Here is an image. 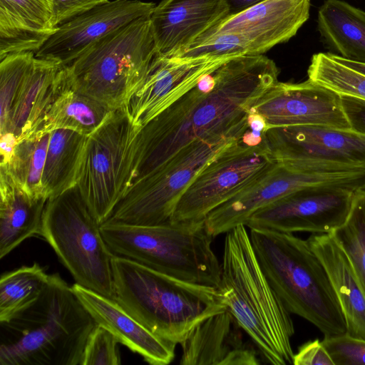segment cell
Segmentation results:
<instances>
[{"label":"cell","instance_id":"13","mask_svg":"<svg viewBox=\"0 0 365 365\" xmlns=\"http://www.w3.org/2000/svg\"><path fill=\"white\" fill-rule=\"evenodd\" d=\"M319 185L354 190L365 186V170L352 172L295 171L277 165L251 186L210 212L205 220L215 237L244 225L259 209L293 192Z\"/></svg>","mask_w":365,"mask_h":365},{"label":"cell","instance_id":"37","mask_svg":"<svg viewBox=\"0 0 365 365\" xmlns=\"http://www.w3.org/2000/svg\"><path fill=\"white\" fill-rule=\"evenodd\" d=\"M109 0H53V25L58 27Z\"/></svg>","mask_w":365,"mask_h":365},{"label":"cell","instance_id":"16","mask_svg":"<svg viewBox=\"0 0 365 365\" xmlns=\"http://www.w3.org/2000/svg\"><path fill=\"white\" fill-rule=\"evenodd\" d=\"M231 58L156 55L141 86L123 107L142 128L192 88L206 74Z\"/></svg>","mask_w":365,"mask_h":365},{"label":"cell","instance_id":"18","mask_svg":"<svg viewBox=\"0 0 365 365\" xmlns=\"http://www.w3.org/2000/svg\"><path fill=\"white\" fill-rule=\"evenodd\" d=\"M310 1L264 0L227 16L196 40L219 33L237 34L247 41L249 55L264 54L296 35L309 17Z\"/></svg>","mask_w":365,"mask_h":365},{"label":"cell","instance_id":"34","mask_svg":"<svg viewBox=\"0 0 365 365\" xmlns=\"http://www.w3.org/2000/svg\"><path fill=\"white\" fill-rule=\"evenodd\" d=\"M245 55H249V48L242 36L233 33H219L202 40H196L187 48L173 56L232 58Z\"/></svg>","mask_w":365,"mask_h":365},{"label":"cell","instance_id":"7","mask_svg":"<svg viewBox=\"0 0 365 365\" xmlns=\"http://www.w3.org/2000/svg\"><path fill=\"white\" fill-rule=\"evenodd\" d=\"M150 16L113 31L64 66L71 87L111 110L123 108L157 55Z\"/></svg>","mask_w":365,"mask_h":365},{"label":"cell","instance_id":"3","mask_svg":"<svg viewBox=\"0 0 365 365\" xmlns=\"http://www.w3.org/2000/svg\"><path fill=\"white\" fill-rule=\"evenodd\" d=\"M96 323L58 273L38 300L1 323L0 365H81Z\"/></svg>","mask_w":365,"mask_h":365},{"label":"cell","instance_id":"22","mask_svg":"<svg viewBox=\"0 0 365 365\" xmlns=\"http://www.w3.org/2000/svg\"><path fill=\"white\" fill-rule=\"evenodd\" d=\"M67 84L64 66L54 60L35 57L0 134L10 132L19 141L25 139Z\"/></svg>","mask_w":365,"mask_h":365},{"label":"cell","instance_id":"23","mask_svg":"<svg viewBox=\"0 0 365 365\" xmlns=\"http://www.w3.org/2000/svg\"><path fill=\"white\" fill-rule=\"evenodd\" d=\"M307 241L323 264L343 312L346 334L365 340V290L349 257L330 233Z\"/></svg>","mask_w":365,"mask_h":365},{"label":"cell","instance_id":"31","mask_svg":"<svg viewBox=\"0 0 365 365\" xmlns=\"http://www.w3.org/2000/svg\"><path fill=\"white\" fill-rule=\"evenodd\" d=\"M330 234L349 257L365 290V186L355 191L345 222Z\"/></svg>","mask_w":365,"mask_h":365},{"label":"cell","instance_id":"15","mask_svg":"<svg viewBox=\"0 0 365 365\" xmlns=\"http://www.w3.org/2000/svg\"><path fill=\"white\" fill-rule=\"evenodd\" d=\"M250 110L263 117L267 130L309 125L351 130L340 95L309 79L298 83L277 81Z\"/></svg>","mask_w":365,"mask_h":365},{"label":"cell","instance_id":"9","mask_svg":"<svg viewBox=\"0 0 365 365\" xmlns=\"http://www.w3.org/2000/svg\"><path fill=\"white\" fill-rule=\"evenodd\" d=\"M140 128L121 108L88 136L76 186L100 225L111 217L133 182Z\"/></svg>","mask_w":365,"mask_h":365},{"label":"cell","instance_id":"39","mask_svg":"<svg viewBox=\"0 0 365 365\" xmlns=\"http://www.w3.org/2000/svg\"><path fill=\"white\" fill-rule=\"evenodd\" d=\"M340 101L351 130L365 135V99L343 94Z\"/></svg>","mask_w":365,"mask_h":365},{"label":"cell","instance_id":"14","mask_svg":"<svg viewBox=\"0 0 365 365\" xmlns=\"http://www.w3.org/2000/svg\"><path fill=\"white\" fill-rule=\"evenodd\" d=\"M356 190L339 185L302 189L259 209L245 226L288 233H331L345 222Z\"/></svg>","mask_w":365,"mask_h":365},{"label":"cell","instance_id":"8","mask_svg":"<svg viewBox=\"0 0 365 365\" xmlns=\"http://www.w3.org/2000/svg\"><path fill=\"white\" fill-rule=\"evenodd\" d=\"M77 186L49 198L40 236L51 245L76 283L114 299V254Z\"/></svg>","mask_w":365,"mask_h":365},{"label":"cell","instance_id":"42","mask_svg":"<svg viewBox=\"0 0 365 365\" xmlns=\"http://www.w3.org/2000/svg\"><path fill=\"white\" fill-rule=\"evenodd\" d=\"M332 58L342 64L365 75V63H361L346 60L336 54L331 53Z\"/></svg>","mask_w":365,"mask_h":365},{"label":"cell","instance_id":"17","mask_svg":"<svg viewBox=\"0 0 365 365\" xmlns=\"http://www.w3.org/2000/svg\"><path fill=\"white\" fill-rule=\"evenodd\" d=\"M155 4L140 0H113L57 27L35 57L67 66L92 43L134 20L151 15Z\"/></svg>","mask_w":365,"mask_h":365},{"label":"cell","instance_id":"41","mask_svg":"<svg viewBox=\"0 0 365 365\" xmlns=\"http://www.w3.org/2000/svg\"><path fill=\"white\" fill-rule=\"evenodd\" d=\"M264 0H225L228 8L229 15L237 14Z\"/></svg>","mask_w":365,"mask_h":365},{"label":"cell","instance_id":"25","mask_svg":"<svg viewBox=\"0 0 365 365\" xmlns=\"http://www.w3.org/2000/svg\"><path fill=\"white\" fill-rule=\"evenodd\" d=\"M0 258L23 241L41 235L48 200L27 192L6 170L0 169Z\"/></svg>","mask_w":365,"mask_h":365},{"label":"cell","instance_id":"21","mask_svg":"<svg viewBox=\"0 0 365 365\" xmlns=\"http://www.w3.org/2000/svg\"><path fill=\"white\" fill-rule=\"evenodd\" d=\"M71 287L96 324L110 331L120 344L140 355L150 364L167 365L173 361L176 344L150 331L114 299L77 283Z\"/></svg>","mask_w":365,"mask_h":365},{"label":"cell","instance_id":"19","mask_svg":"<svg viewBox=\"0 0 365 365\" xmlns=\"http://www.w3.org/2000/svg\"><path fill=\"white\" fill-rule=\"evenodd\" d=\"M228 15L225 0H162L150 16L157 55H176Z\"/></svg>","mask_w":365,"mask_h":365},{"label":"cell","instance_id":"26","mask_svg":"<svg viewBox=\"0 0 365 365\" xmlns=\"http://www.w3.org/2000/svg\"><path fill=\"white\" fill-rule=\"evenodd\" d=\"M113 110L82 94L68 84L58 95L25 138L41 136L58 129H68L88 136Z\"/></svg>","mask_w":365,"mask_h":365},{"label":"cell","instance_id":"28","mask_svg":"<svg viewBox=\"0 0 365 365\" xmlns=\"http://www.w3.org/2000/svg\"><path fill=\"white\" fill-rule=\"evenodd\" d=\"M87 138V135L68 129L50 133L42 175L48 200L77 185Z\"/></svg>","mask_w":365,"mask_h":365},{"label":"cell","instance_id":"36","mask_svg":"<svg viewBox=\"0 0 365 365\" xmlns=\"http://www.w3.org/2000/svg\"><path fill=\"white\" fill-rule=\"evenodd\" d=\"M322 343L334 365H365V340L345 333L324 336Z\"/></svg>","mask_w":365,"mask_h":365},{"label":"cell","instance_id":"32","mask_svg":"<svg viewBox=\"0 0 365 365\" xmlns=\"http://www.w3.org/2000/svg\"><path fill=\"white\" fill-rule=\"evenodd\" d=\"M307 74L308 79L339 95L365 99V75L336 61L331 53L313 55Z\"/></svg>","mask_w":365,"mask_h":365},{"label":"cell","instance_id":"6","mask_svg":"<svg viewBox=\"0 0 365 365\" xmlns=\"http://www.w3.org/2000/svg\"><path fill=\"white\" fill-rule=\"evenodd\" d=\"M100 228L114 255L182 280L219 287L221 263L205 220L138 225L108 219Z\"/></svg>","mask_w":365,"mask_h":365},{"label":"cell","instance_id":"38","mask_svg":"<svg viewBox=\"0 0 365 365\" xmlns=\"http://www.w3.org/2000/svg\"><path fill=\"white\" fill-rule=\"evenodd\" d=\"M294 365H334L328 351L318 339L302 344L294 354Z\"/></svg>","mask_w":365,"mask_h":365},{"label":"cell","instance_id":"27","mask_svg":"<svg viewBox=\"0 0 365 365\" xmlns=\"http://www.w3.org/2000/svg\"><path fill=\"white\" fill-rule=\"evenodd\" d=\"M317 24L322 38L336 55L365 63V11L341 0H327Z\"/></svg>","mask_w":365,"mask_h":365},{"label":"cell","instance_id":"29","mask_svg":"<svg viewBox=\"0 0 365 365\" xmlns=\"http://www.w3.org/2000/svg\"><path fill=\"white\" fill-rule=\"evenodd\" d=\"M38 263L5 272L0 278V322H7L33 305L49 279Z\"/></svg>","mask_w":365,"mask_h":365},{"label":"cell","instance_id":"33","mask_svg":"<svg viewBox=\"0 0 365 365\" xmlns=\"http://www.w3.org/2000/svg\"><path fill=\"white\" fill-rule=\"evenodd\" d=\"M34 58V52H21L0 60V128L8 120Z\"/></svg>","mask_w":365,"mask_h":365},{"label":"cell","instance_id":"5","mask_svg":"<svg viewBox=\"0 0 365 365\" xmlns=\"http://www.w3.org/2000/svg\"><path fill=\"white\" fill-rule=\"evenodd\" d=\"M250 230L262 269L287 309L314 324L324 336L346 333L328 274L309 242L292 233Z\"/></svg>","mask_w":365,"mask_h":365},{"label":"cell","instance_id":"1","mask_svg":"<svg viewBox=\"0 0 365 365\" xmlns=\"http://www.w3.org/2000/svg\"><path fill=\"white\" fill-rule=\"evenodd\" d=\"M278 75L275 63L261 54L232 58L204 76L140 128L133 182L195 140L241 138L250 109Z\"/></svg>","mask_w":365,"mask_h":365},{"label":"cell","instance_id":"30","mask_svg":"<svg viewBox=\"0 0 365 365\" xmlns=\"http://www.w3.org/2000/svg\"><path fill=\"white\" fill-rule=\"evenodd\" d=\"M50 133L24 139L17 144L6 170L27 192L37 199L48 200L42 185V175Z\"/></svg>","mask_w":365,"mask_h":365},{"label":"cell","instance_id":"40","mask_svg":"<svg viewBox=\"0 0 365 365\" xmlns=\"http://www.w3.org/2000/svg\"><path fill=\"white\" fill-rule=\"evenodd\" d=\"M0 135V168H5L10 163L19 140L14 134L10 132L4 133Z\"/></svg>","mask_w":365,"mask_h":365},{"label":"cell","instance_id":"11","mask_svg":"<svg viewBox=\"0 0 365 365\" xmlns=\"http://www.w3.org/2000/svg\"><path fill=\"white\" fill-rule=\"evenodd\" d=\"M277 163L266 140L256 145L238 139L195 177L180 199L170 222L204 221L213 210L264 176Z\"/></svg>","mask_w":365,"mask_h":365},{"label":"cell","instance_id":"10","mask_svg":"<svg viewBox=\"0 0 365 365\" xmlns=\"http://www.w3.org/2000/svg\"><path fill=\"white\" fill-rule=\"evenodd\" d=\"M237 140H200L188 144L153 172L135 181L109 219L138 225L170 222L180 199L195 177Z\"/></svg>","mask_w":365,"mask_h":365},{"label":"cell","instance_id":"2","mask_svg":"<svg viewBox=\"0 0 365 365\" xmlns=\"http://www.w3.org/2000/svg\"><path fill=\"white\" fill-rule=\"evenodd\" d=\"M225 234L218 288L227 309L265 361L293 364L290 312L266 277L247 227L239 225Z\"/></svg>","mask_w":365,"mask_h":365},{"label":"cell","instance_id":"20","mask_svg":"<svg viewBox=\"0 0 365 365\" xmlns=\"http://www.w3.org/2000/svg\"><path fill=\"white\" fill-rule=\"evenodd\" d=\"M227 309L198 324L180 344L181 365H259L256 349Z\"/></svg>","mask_w":365,"mask_h":365},{"label":"cell","instance_id":"35","mask_svg":"<svg viewBox=\"0 0 365 365\" xmlns=\"http://www.w3.org/2000/svg\"><path fill=\"white\" fill-rule=\"evenodd\" d=\"M118 341L107 329L96 324L86 343L81 365H119Z\"/></svg>","mask_w":365,"mask_h":365},{"label":"cell","instance_id":"12","mask_svg":"<svg viewBox=\"0 0 365 365\" xmlns=\"http://www.w3.org/2000/svg\"><path fill=\"white\" fill-rule=\"evenodd\" d=\"M274 160L295 171L352 172L365 170V135L322 125L267 130Z\"/></svg>","mask_w":365,"mask_h":365},{"label":"cell","instance_id":"4","mask_svg":"<svg viewBox=\"0 0 365 365\" xmlns=\"http://www.w3.org/2000/svg\"><path fill=\"white\" fill-rule=\"evenodd\" d=\"M114 299L154 334L176 344L227 309L218 287L180 279L136 262L112 258Z\"/></svg>","mask_w":365,"mask_h":365},{"label":"cell","instance_id":"24","mask_svg":"<svg viewBox=\"0 0 365 365\" xmlns=\"http://www.w3.org/2000/svg\"><path fill=\"white\" fill-rule=\"evenodd\" d=\"M53 0H0V59L36 53L56 31Z\"/></svg>","mask_w":365,"mask_h":365}]
</instances>
